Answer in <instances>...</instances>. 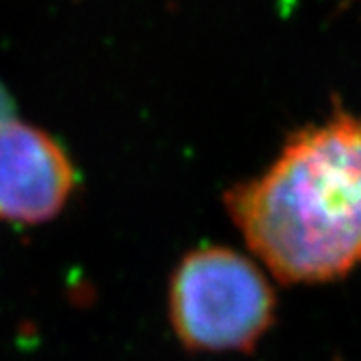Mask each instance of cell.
Listing matches in <instances>:
<instances>
[{
	"instance_id": "obj_1",
	"label": "cell",
	"mask_w": 361,
	"mask_h": 361,
	"mask_svg": "<svg viewBox=\"0 0 361 361\" xmlns=\"http://www.w3.org/2000/svg\"><path fill=\"white\" fill-rule=\"evenodd\" d=\"M225 203L279 281L319 283L349 273L361 263V118L337 113L297 133Z\"/></svg>"
},
{
	"instance_id": "obj_2",
	"label": "cell",
	"mask_w": 361,
	"mask_h": 361,
	"mask_svg": "<svg viewBox=\"0 0 361 361\" xmlns=\"http://www.w3.org/2000/svg\"><path fill=\"white\" fill-rule=\"evenodd\" d=\"M169 315L180 343L195 351H249L271 327L275 293L241 253L205 247L173 273Z\"/></svg>"
},
{
	"instance_id": "obj_3",
	"label": "cell",
	"mask_w": 361,
	"mask_h": 361,
	"mask_svg": "<svg viewBox=\"0 0 361 361\" xmlns=\"http://www.w3.org/2000/svg\"><path fill=\"white\" fill-rule=\"evenodd\" d=\"M75 189V167L47 130L0 118V221L39 225L54 219Z\"/></svg>"
}]
</instances>
